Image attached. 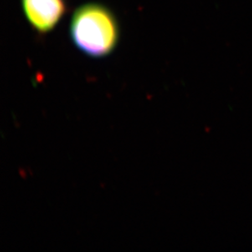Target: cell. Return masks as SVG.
I'll list each match as a JSON object with an SVG mask.
<instances>
[{
  "instance_id": "7a4b0ae2",
  "label": "cell",
  "mask_w": 252,
  "mask_h": 252,
  "mask_svg": "<svg viewBox=\"0 0 252 252\" xmlns=\"http://www.w3.org/2000/svg\"><path fill=\"white\" fill-rule=\"evenodd\" d=\"M22 6L30 25L40 33L53 31L67 11L65 0H22Z\"/></svg>"
},
{
  "instance_id": "6da1fadb",
  "label": "cell",
  "mask_w": 252,
  "mask_h": 252,
  "mask_svg": "<svg viewBox=\"0 0 252 252\" xmlns=\"http://www.w3.org/2000/svg\"><path fill=\"white\" fill-rule=\"evenodd\" d=\"M69 33L74 45L86 55L100 58L110 55L120 37L119 23L111 11L100 3H87L72 16Z\"/></svg>"
}]
</instances>
